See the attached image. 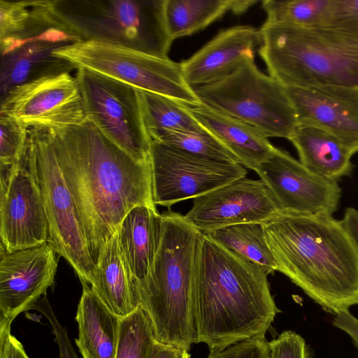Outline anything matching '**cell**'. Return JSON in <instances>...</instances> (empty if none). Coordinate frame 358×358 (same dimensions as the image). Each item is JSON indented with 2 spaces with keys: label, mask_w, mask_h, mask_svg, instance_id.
Here are the masks:
<instances>
[{
  "label": "cell",
  "mask_w": 358,
  "mask_h": 358,
  "mask_svg": "<svg viewBox=\"0 0 358 358\" xmlns=\"http://www.w3.org/2000/svg\"><path fill=\"white\" fill-rule=\"evenodd\" d=\"M138 90L144 125L150 140L169 131H207L185 103L162 94Z\"/></svg>",
  "instance_id": "83f0119b"
},
{
  "label": "cell",
  "mask_w": 358,
  "mask_h": 358,
  "mask_svg": "<svg viewBox=\"0 0 358 358\" xmlns=\"http://www.w3.org/2000/svg\"><path fill=\"white\" fill-rule=\"evenodd\" d=\"M151 141L160 142L205 158L239 163L235 155L208 131H169Z\"/></svg>",
  "instance_id": "4dcf8cb0"
},
{
  "label": "cell",
  "mask_w": 358,
  "mask_h": 358,
  "mask_svg": "<svg viewBox=\"0 0 358 358\" xmlns=\"http://www.w3.org/2000/svg\"><path fill=\"white\" fill-rule=\"evenodd\" d=\"M192 89L202 103L252 126L267 138L289 140L299 125L285 87L261 71L255 56L224 79Z\"/></svg>",
  "instance_id": "52a82bcc"
},
{
  "label": "cell",
  "mask_w": 358,
  "mask_h": 358,
  "mask_svg": "<svg viewBox=\"0 0 358 358\" xmlns=\"http://www.w3.org/2000/svg\"><path fill=\"white\" fill-rule=\"evenodd\" d=\"M86 117L138 161L150 159L151 140L136 87L100 73L77 69L75 75Z\"/></svg>",
  "instance_id": "30bf717a"
},
{
  "label": "cell",
  "mask_w": 358,
  "mask_h": 358,
  "mask_svg": "<svg viewBox=\"0 0 358 358\" xmlns=\"http://www.w3.org/2000/svg\"><path fill=\"white\" fill-rule=\"evenodd\" d=\"M269 358H310L304 339L292 331H285L268 342Z\"/></svg>",
  "instance_id": "d6a6232c"
},
{
  "label": "cell",
  "mask_w": 358,
  "mask_h": 358,
  "mask_svg": "<svg viewBox=\"0 0 358 358\" xmlns=\"http://www.w3.org/2000/svg\"><path fill=\"white\" fill-rule=\"evenodd\" d=\"M299 124L321 129L358 151V87H285Z\"/></svg>",
  "instance_id": "e0dca14e"
},
{
  "label": "cell",
  "mask_w": 358,
  "mask_h": 358,
  "mask_svg": "<svg viewBox=\"0 0 358 358\" xmlns=\"http://www.w3.org/2000/svg\"><path fill=\"white\" fill-rule=\"evenodd\" d=\"M186 349L155 341L148 358H189Z\"/></svg>",
  "instance_id": "f35d334b"
},
{
  "label": "cell",
  "mask_w": 358,
  "mask_h": 358,
  "mask_svg": "<svg viewBox=\"0 0 358 358\" xmlns=\"http://www.w3.org/2000/svg\"><path fill=\"white\" fill-rule=\"evenodd\" d=\"M82 41L64 27L48 29L1 55L0 99L11 90L50 76L70 73L76 69L54 51Z\"/></svg>",
  "instance_id": "ac0fdd59"
},
{
  "label": "cell",
  "mask_w": 358,
  "mask_h": 358,
  "mask_svg": "<svg viewBox=\"0 0 358 358\" xmlns=\"http://www.w3.org/2000/svg\"><path fill=\"white\" fill-rule=\"evenodd\" d=\"M268 274L203 234L193 283L196 343L210 352L237 343L265 338L280 312Z\"/></svg>",
  "instance_id": "7a4b0ae2"
},
{
  "label": "cell",
  "mask_w": 358,
  "mask_h": 358,
  "mask_svg": "<svg viewBox=\"0 0 358 358\" xmlns=\"http://www.w3.org/2000/svg\"><path fill=\"white\" fill-rule=\"evenodd\" d=\"M257 0H165L164 18L173 41L197 32L227 12L241 14Z\"/></svg>",
  "instance_id": "484cf974"
},
{
  "label": "cell",
  "mask_w": 358,
  "mask_h": 358,
  "mask_svg": "<svg viewBox=\"0 0 358 358\" xmlns=\"http://www.w3.org/2000/svg\"><path fill=\"white\" fill-rule=\"evenodd\" d=\"M156 341L150 322L141 308L120 318L115 358H148Z\"/></svg>",
  "instance_id": "f546056e"
},
{
  "label": "cell",
  "mask_w": 358,
  "mask_h": 358,
  "mask_svg": "<svg viewBox=\"0 0 358 358\" xmlns=\"http://www.w3.org/2000/svg\"><path fill=\"white\" fill-rule=\"evenodd\" d=\"M31 309L40 312L48 321L59 349V358H79L69 338L66 328L55 314L46 296L41 299Z\"/></svg>",
  "instance_id": "836d02e7"
},
{
  "label": "cell",
  "mask_w": 358,
  "mask_h": 358,
  "mask_svg": "<svg viewBox=\"0 0 358 358\" xmlns=\"http://www.w3.org/2000/svg\"><path fill=\"white\" fill-rule=\"evenodd\" d=\"M56 253L48 243L12 252L1 250L0 328H11L17 315L45 296L57 268Z\"/></svg>",
  "instance_id": "2e32d148"
},
{
  "label": "cell",
  "mask_w": 358,
  "mask_h": 358,
  "mask_svg": "<svg viewBox=\"0 0 358 358\" xmlns=\"http://www.w3.org/2000/svg\"><path fill=\"white\" fill-rule=\"evenodd\" d=\"M187 107L192 116L222 143L244 167L255 171L274 152V147L252 126L203 103Z\"/></svg>",
  "instance_id": "ffe728a7"
},
{
  "label": "cell",
  "mask_w": 358,
  "mask_h": 358,
  "mask_svg": "<svg viewBox=\"0 0 358 358\" xmlns=\"http://www.w3.org/2000/svg\"><path fill=\"white\" fill-rule=\"evenodd\" d=\"M341 221L358 252V210L346 208Z\"/></svg>",
  "instance_id": "ab89813d"
},
{
  "label": "cell",
  "mask_w": 358,
  "mask_h": 358,
  "mask_svg": "<svg viewBox=\"0 0 358 358\" xmlns=\"http://www.w3.org/2000/svg\"><path fill=\"white\" fill-rule=\"evenodd\" d=\"M81 284L76 315L78 327L76 345L83 358H115L120 318L105 306L90 285Z\"/></svg>",
  "instance_id": "7402d4cb"
},
{
  "label": "cell",
  "mask_w": 358,
  "mask_h": 358,
  "mask_svg": "<svg viewBox=\"0 0 358 358\" xmlns=\"http://www.w3.org/2000/svg\"><path fill=\"white\" fill-rule=\"evenodd\" d=\"M0 101V114L15 119L28 129L72 126L86 118L78 82L70 73L16 87Z\"/></svg>",
  "instance_id": "4fadbf2b"
},
{
  "label": "cell",
  "mask_w": 358,
  "mask_h": 358,
  "mask_svg": "<svg viewBox=\"0 0 358 358\" xmlns=\"http://www.w3.org/2000/svg\"><path fill=\"white\" fill-rule=\"evenodd\" d=\"M10 329L0 328V358H29Z\"/></svg>",
  "instance_id": "8d00e7d4"
},
{
  "label": "cell",
  "mask_w": 358,
  "mask_h": 358,
  "mask_svg": "<svg viewBox=\"0 0 358 358\" xmlns=\"http://www.w3.org/2000/svg\"><path fill=\"white\" fill-rule=\"evenodd\" d=\"M165 0H48L52 14L82 41L169 58Z\"/></svg>",
  "instance_id": "8992f818"
},
{
  "label": "cell",
  "mask_w": 358,
  "mask_h": 358,
  "mask_svg": "<svg viewBox=\"0 0 358 358\" xmlns=\"http://www.w3.org/2000/svg\"><path fill=\"white\" fill-rule=\"evenodd\" d=\"M161 215L158 249L150 273L136 290L156 341L189 351L196 343L193 283L203 233L178 213Z\"/></svg>",
  "instance_id": "277c9868"
},
{
  "label": "cell",
  "mask_w": 358,
  "mask_h": 358,
  "mask_svg": "<svg viewBox=\"0 0 358 358\" xmlns=\"http://www.w3.org/2000/svg\"><path fill=\"white\" fill-rule=\"evenodd\" d=\"M331 0H264L266 21L306 27L327 23Z\"/></svg>",
  "instance_id": "f1b7e54d"
},
{
  "label": "cell",
  "mask_w": 358,
  "mask_h": 358,
  "mask_svg": "<svg viewBox=\"0 0 358 358\" xmlns=\"http://www.w3.org/2000/svg\"><path fill=\"white\" fill-rule=\"evenodd\" d=\"M259 54L285 87H358V29L266 21Z\"/></svg>",
  "instance_id": "5b68a950"
},
{
  "label": "cell",
  "mask_w": 358,
  "mask_h": 358,
  "mask_svg": "<svg viewBox=\"0 0 358 358\" xmlns=\"http://www.w3.org/2000/svg\"><path fill=\"white\" fill-rule=\"evenodd\" d=\"M260 31L238 25L220 31L180 63L187 85L195 88L220 81L235 72L261 45Z\"/></svg>",
  "instance_id": "d6986e66"
},
{
  "label": "cell",
  "mask_w": 358,
  "mask_h": 358,
  "mask_svg": "<svg viewBox=\"0 0 358 358\" xmlns=\"http://www.w3.org/2000/svg\"><path fill=\"white\" fill-rule=\"evenodd\" d=\"M332 323L350 337L358 351V318L349 310H344L335 315Z\"/></svg>",
  "instance_id": "74e56055"
},
{
  "label": "cell",
  "mask_w": 358,
  "mask_h": 358,
  "mask_svg": "<svg viewBox=\"0 0 358 358\" xmlns=\"http://www.w3.org/2000/svg\"><path fill=\"white\" fill-rule=\"evenodd\" d=\"M0 217L1 250L48 243V221L29 136L19 162L12 169H1Z\"/></svg>",
  "instance_id": "8fae6325"
},
{
  "label": "cell",
  "mask_w": 358,
  "mask_h": 358,
  "mask_svg": "<svg viewBox=\"0 0 358 358\" xmlns=\"http://www.w3.org/2000/svg\"><path fill=\"white\" fill-rule=\"evenodd\" d=\"M206 235L218 244L259 266L268 275L278 271L275 257L267 241L265 224H237L216 229Z\"/></svg>",
  "instance_id": "4316f807"
},
{
  "label": "cell",
  "mask_w": 358,
  "mask_h": 358,
  "mask_svg": "<svg viewBox=\"0 0 358 358\" xmlns=\"http://www.w3.org/2000/svg\"><path fill=\"white\" fill-rule=\"evenodd\" d=\"M255 171L282 211L332 215L338 208L341 189L337 180L315 173L284 150L275 148Z\"/></svg>",
  "instance_id": "5bb4252c"
},
{
  "label": "cell",
  "mask_w": 358,
  "mask_h": 358,
  "mask_svg": "<svg viewBox=\"0 0 358 358\" xmlns=\"http://www.w3.org/2000/svg\"><path fill=\"white\" fill-rule=\"evenodd\" d=\"M150 162L154 203L167 208L248 173L239 163L194 155L157 141H151Z\"/></svg>",
  "instance_id": "7c38bea8"
},
{
  "label": "cell",
  "mask_w": 358,
  "mask_h": 358,
  "mask_svg": "<svg viewBox=\"0 0 358 358\" xmlns=\"http://www.w3.org/2000/svg\"><path fill=\"white\" fill-rule=\"evenodd\" d=\"M58 27L64 26L52 14L48 0H0L1 55Z\"/></svg>",
  "instance_id": "d4e9b609"
},
{
  "label": "cell",
  "mask_w": 358,
  "mask_h": 358,
  "mask_svg": "<svg viewBox=\"0 0 358 358\" xmlns=\"http://www.w3.org/2000/svg\"><path fill=\"white\" fill-rule=\"evenodd\" d=\"M281 212L262 180L243 178L193 199L184 217L206 234L237 224H266Z\"/></svg>",
  "instance_id": "9a60e30c"
},
{
  "label": "cell",
  "mask_w": 358,
  "mask_h": 358,
  "mask_svg": "<svg viewBox=\"0 0 358 358\" xmlns=\"http://www.w3.org/2000/svg\"><path fill=\"white\" fill-rule=\"evenodd\" d=\"M289 141L297 150L299 161L315 173L337 180L350 173L353 154L332 134L299 124Z\"/></svg>",
  "instance_id": "cb8c5ba5"
},
{
  "label": "cell",
  "mask_w": 358,
  "mask_h": 358,
  "mask_svg": "<svg viewBox=\"0 0 358 358\" xmlns=\"http://www.w3.org/2000/svg\"><path fill=\"white\" fill-rule=\"evenodd\" d=\"M161 229L162 215L157 207L147 205L133 208L117 228L120 250L135 288L150 271L159 244Z\"/></svg>",
  "instance_id": "44dd1931"
},
{
  "label": "cell",
  "mask_w": 358,
  "mask_h": 358,
  "mask_svg": "<svg viewBox=\"0 0 358 358\" xmlns=\"http://www.w3.org/2000/svg\"><path fill=\"white\" fill-rule=\"evenodd\" d=\"M48 129L95 265L133 208L156 207L150 159H135L87 117L76 125Z\"/></svg>",
  "instance_id": "6da1fadb"
},
{
  "label": "cell",
  "mask_w": 358,
  "mask_h": 358,
  "mask_svg": "<svg viewBox=\"0 0 358 358\" xmlns=\"http://www.w3.org/2000/svg\"><path fill=\"white\" fill-rule=\"evenodd\" d=\"M206 358H269L268 341L266 338L243 341L210 352Z\"/></svg>",
  "instance_id": "e575fe53"
},
{
  "label": "cell",
  "mask_w": 358,
  "mask_h": 358,
  "mask_svg": "<svg viewBox=\"0 0 358 358\" xmlns=\"http://www.w3.org/2000/svg\"><path fill=\"white\" fill-rule=\"evenodd\" d=\"M90 286L105 306L120 318L139 308L134 281L120 250L117 231L102 248Z\"/></svg>",
  "instance_id": "603a6c76"
},
{
  "label": "cell",
  "mask_w": 358,
  "mask_h": 358,
  "mask_svg": "<svg viewBox=\"0 0 358 358\" xmlns=\"http://www.w3.org/2000/svg\"><path fill=\"white\" fill-rule=\"evenodd\" d=\"M37 178L48 225V243L91 285L94 263L72 192L58 162L48 129L30 128Z\"/></svg>",
  "instance_id": "9c48e42d"
},
{
  "label": "cell",
  "mask_w": 358,
  "mask_h": 358,
  "mask_svg": "<svg viewBox=\"0 0 358 358\" xmlns=\"http://www.w3.org/2000/svg\"><path fill=\"white\" fill-rule=\"evenodd\" d=\"M28 131L15 119L0 114L1 167H12L19 162L27 144Z\"/></svg>",
  "instance_id": "1f68e13d"
},
{
  "label": "cell",
  "mask_w": 358,
  "mask_h": 358,
  "mask_svg": "<svg viewBox=\"0 0 358 358\" xmlns=\"http://www.w3.org/2000/svg\"><path fill=\"white\" fill-rule=\"evenodd\" d=\"M54 54L76 69H85L187 105L201 103L186 83L180 63L134 49L95 41H78Z\"/></svg>",
  "instance_id": "ba28073f"
},
{
  "label": "cell",
  "mask_w": 358,
  "mask_h": 358,
  "mask_svg": "<svg viewBox=\"0 0 358 358\" xmlns=\"http://www.w3.org/2000/svg\"><path fill=\"white\" fill-rule=\"evenodd\" d=\"M358 29V0H331L324 26Z\"/></svg>",
  "instance_id": "d590c367"
},
{
  "label": "cell",
  "mask_w": 358,
  "mask_h": 358,
  "mask_svg": "<svg viewBox=\"0 0 358 358\" xmlns=\"http://www.w3.org/2000/svg\"><path fill=\"white\" fill-rule=\"evenodd\" d=\"M278 271L336 315L358 304V252L331 215L282 211L265 224Z\"/></svg>",
  "instance_id": "3957f363"
}]
</instances>
